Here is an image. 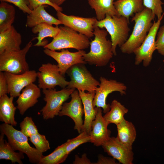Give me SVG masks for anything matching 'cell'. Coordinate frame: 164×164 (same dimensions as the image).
<instances>
[{
  "instance_id": "28",
  "label": "cell",
  "mask_w": 164,
  "mask_h": 164,
  "mask_svg": "<svg viewBox=\"0 0 164 164\" xmlns=\"http://www.w3.org/2000/svg\"><path fill=\"white\" fill-rule=\"evenodd\" d=\"M4 135L1 133L0 136V159L10 160L12 163L23 164L22 159L24 158V153L15 152L9 142L4 139Z\"/></svg>"
},
{
  "instance_id": "34",
  "label": "cell",
  "mask_w": 164,
  "mask_h": 164,
  "mask_svg": "<svg viewBox=\"0 0 164 164\" xmlns=\"http://www.w3.org/2000/svg\"><path fill=\"white\" fill-rule=\"evenodd\" d=\"M143 4L145 7L152 10L158 19L162 16L163 12L162 5L164 3L162 0H143Z\"/></svg>"
},
{
  "instance_id": "32",
  "label": "cell",
  "mask_w": 164,
  "mask_h": 164,
  "mask_svg": "<svg viewBox=\"0 0 164 164\" xmlns=\"http://www.w3.org/2000/svg\"><path fill=\"white\" fill-rule=\"evenodd\" d=\"M29 140L34 145L36 148L42 153L50 149L49 142L44 135L38 133L31 136Z\"/></svg>"
},
{
  "instance_id": "4",
  "label": "cell",
  "mask_w": 164,
  "mask_h": 164,
  "mask_svg": "<svg viewBox=\"0 0 164 164\" xmlns=\"http://www.w3.org/2000/svg\"><path fill=\"white\" fill-rule=\"evenodd\" d=\"M60 31L52 41L44 47L56 51L67 48L84 50L90 46L89 38L66 26L59 27Z\"/></svg>"
},
{
  "instance_id": "21",
  "label": "cell",
  "mask_w": 164,
  "mask_h": 164,
  "mask_svg": "<svg viewBox=\"0 0 164 164\" xmlns=\"http://www.w3.org/2000/svg\"><path fill=\"white\" fill-rule=\"evenodd\" d=\"M46 5H41L32 10V12L27 16L26 26L32 28L42 23H46L57 26L61 24V22L48 13L45 9Z\"/></svg>"
},
{
  "instance_id": "40",
  "label": "cell",
  "mask_w": 164,
  "mask_h": 164,
  "mask_svg": "<svg viewBox=\"0 0 164 164\" xmlns=\"http://www.w3.org/2000/svg\"><path fill=\"white\" fill-rule=\"evenodd\" d=\"M74 164H91L92 163L90 160L87 157L86 153L83 154L81 157L77 155L75 156V159L73 162Z\"/></svg>"
},
{
  "instance_id": "22",
  "label": "cell",
  "mask_w": 164,
  "mask_h": 164,
  "mask_svg": "<svg viewBox=\"0 0 164 164\" xmlns=\"http://www.w3.org/2000/svg\"><path fill=\"white\" fill-rule=\"evenodd\" d=\"M114 5L119 15L129 20L130 17H132L145 8L143 0H117L114 2Z\"/></svg>"
},
{
  "instance_id": "37",
  "label": "cell",
  "mask_w": 164,
  "mask_h": 164,
  "mask_svg": "<svg viewBox=\"0 0 164 164\" xmlns=\"http://www.w3.org/2000/svg\"><path fill=\"white\" fill-rule=\"evenodd\" d=\"M1 1L8 2L14 4L25 13L29 14L32 10L28 7L25 0H0Z\"/></svg>"
},
{
  "instance_id": "15",
  "label": "cell",
  "mask_w": 164,
  "mask_h": 164,
  "mask_svg": "<svg viewBox=\"0 0 164 164\" xmlns=\"http://www.w3.org/2000/svg\"><path fill=\"white\" fill-rule=\"evenodd\" d=\"M102 146L105 152L119 163L133 164L134 153L132 148L121 143L117 137H110Z\"/></svg>"
},
{
  "instance_id": "9",
  "label": "cell",
  "mask_w": 164,
  "mask_h": 164,
  "mask_svg": "<svg viewBox=\"0 0 164 164\" xmlns=\"http://www.w3.org/2000/svg\"><path fill=\"white\" fill-rule=\"evenodd\" d=\"M100 84L95 90L93 100L94 107L102 108L103 112L106 113L110 110V104L106 103L107 98L109 94L113 92H119L121 95H125L127 87L123 83L114 79L108 80L101 77Z\"/></svg>"
},
{
  "instance_id": "33",
  "label": "cell",
  "mask_w": 164,
  "mask_h": 164,
  "mask_svg": "<svg viewBox=\"0 0 164 164\" xmlns=\"http://www.w3.org/2000/svg\"><path fill=\"white\" fill-rule=\"evenodd\" d=\"M21 131L26 136L29 137L39 133L38 129L31 117L27 116L20 124Z\"/></svg>"
},
{
  "instance_id": "8",
  "label": "cell",
  "mask_w": 164,
  "mask_h": 164,
  "mask_svg": "<svg viewBox=\"0 0 164 164\" xmlns=\"http://www.w3.org/2000/svg\"><path fill=\"white\" fill-rule=\"evenodd\" d=\"M75 89L67 87L56 91L54 89L43 90L45 105L40 110L44 119L53 118L58 115L64 103Z\"/></svg>"
},
{
  "instance_id": "29",
  "label": "cell",
  "mask_w": 164,
  "mask_h": 164,
  "mask_svg": "<svg viewBox=\"0 0 164 164\" xmlns=\"http://www.w3.org/2000/svg\"><path fill=\"white\" fill-rule=\"evenodd\" d=\"M0 3V32L12 26L15 16V11L13 6L6 2Z\"/></svg>"
},
{
  "instance_id": "16",
  "label": "cell",
  "mask_w": 164,
  "mask_h": 164,
  "mask_svg": "<svg viewBox=\"0 0 164 164\" xmlns=\"http://www.w3.org/2000/svg\"><path fill=\"white\" fill-rule=\"evenodd\" d=\"M4 72L8 85V94L14 97H18L21 91L33 83L37 77V72L34 70H29L20 74Z\"/></svg>"
},
{
  "instance_id": "17",
  "label": "cell",
  "mask_w": 164,
  "mask_h": 164,
  "mask_svg": "<svg viewBox=\"0 0 164 164\" xmlns=\"http://www.w3.org/2000/svg\"><path fill=\"white\" fill-rule=\"evenodd\" d=\"M96 117L91 125L90 134V142L97 146H102L110 137L111 131L108 129L109 124L102 114L101 108L95 107Z\"/></svg>"
},
{
  "instance_id": "13",
  "label": "cell",
  "mask_w": 164,
  "mask_h": 164,
  "mask_svg": "<svg viewBox=\"0 0 164 164\" xmlns=\"http://www.w3.org/2000/svg\"><path fill=\"white\" fill-rule=\"evenodd\" d=\"M45 49L43 51L44 53L57 62L60 73L63 75L72 66L78 63H86L83 58V55L86 53L84 50L73 52L63 49L61 50V52H58Z\"/></svg>"
},
{
  "instance_id": "23",
  "label": "cell",
  "mask_w": 164,
  "mask_h": 164,
  "mask_svg": "<svg viewBox=\"0 0 164 164\" xmlns=\"http://www.w3.org/2000/svg\"><path fill=\"white\" fill-rule=\"evenodd\" d=\"M14 98L7 94L0 97V120L13 126L17 124L15 118L16 108L13 103Z\"/></svg>"
},
{
  "instance_id": "1",
  "label": "cell",
  "mask_w": 164,
  "mask_h": 164,
  "mask_svg": "<svg viewBox=\"0 0 164 164\" xmlns=\"http://www.w3.org/2000/svg\"><path fill=\"white\" fill-rule=\"evenodd\" d=\"M155 16L150 9L145 7L142 11L135 14L131 20L135 22L132 33L126 42L120 47L122 53H133L141 45L153 25L152 21Z\"/></svg>"
},
{
  "instance_id": "10",
  "label": "cell",
  "mask_w": 164,
  "mask_h": 164,
  "mask_svg": "<svg viewBox=\"0 0 164 164\" xmlns=\"http://www.w3.org/2000/svg\"><path fill=\"white\" fill-rule=\"evenodd\" d=\"M164 15V11L162 16L156 22L154 21L147 35L141 45L134 52L135 55V64L138 65L142 62L145 67L150 64L154 51L156 50L155 38L162 20Z\"/></svg>"
},
{
  "instance_id": "27",
  "label": "cell",
  "mask_w": 164,
  "mask_h": 164,
  "mask_svg": "<svg viewBox=\"0 0 164 164\" xmlns=\"http://www.w3.org/2000/svg\"><path fill=\"white\" fill-rule=\"evenodd\" d=\"M110 110L105 113L103 117L109 125H116L125 119L124 116L128 112V109L116 100H113L110 104Z\"/></svg>"
},
{
  "instance_id": "36",
  "label": "cell",
  "mask_w": 164,
  "mask_h": 164,
  "mask_svg": "<svg viewBox=\"0 0 164 164\" xmlns=\"http://www.w3.org/2000/svg\"><path fill=\"white\" fill-rule=\"evenodd\" d=\"M157 35L156 50L160 54L164 56V25L159 28Z\"/></svg>"
},
{
  "instance_id": "2",
  "label": "cell",
  "mask_w": 164,
  "mask_h": 164,
  "mask_svg": "<svg viewBox=\"0 0 164 164\" xmlns=\"http://www.w3.org/2000/svg\"><path fill=\"white\" fill-rule=\"evenodd\" d=\"M108 32L96 25L94 28V39L90 42V50L83 55L84 61L91 65L103 67L107 65L114 55L111 40L107 36Z\"/></svg>"
},
{
  "instance_id": "26",
  "label": "cell",
  "mask_w": 164,
  "mask_h": 164,
  "mask_svg": "<svg viewBox=\"0 0 164 164\" xmlns=\"http://www.w3.org/2000/svg\"><path fill=\"white\" fill-rule=\"evenodd\" d=\"M60 30L58 26L54 27L46 23H42L33 27L32 29V32L35 34L38 33V36L34 38L37 39L38 42L34 46L44 47L48 44V41H43L44 39L47 37L55 38Z\"/></svg>"
},
{
  "instance_id": "42",
  "label": "cell",
  "mask_w": 164,
  "mask_h": 164,
  "mask_svg": "<svg viewBox=\"0 0 164 164\" xmlns=\"http://www.w3.org/2000/svg\"></svg>"
},
{
  "instance_id": "11",
  "label": "cell",
  "mask_w": 164,
  "mask_h": 164,
  "mask_svg": "<svg viewBox=\"0 0 164 164\" xmlns=\"http://www.w3.org/2000/svg\"><path fill=\"white\" fill-rule=\"evenodd\" d=\"M38 87L43 90L54 89L56 86L67 87L69 81L60 73L58 66L48 63L43 64L37 72Z\"/></svg>"
},
{
  "instance_id": "19",
  "label": "cell",
  "mask_w": 164,
  "mask_h": 164,
  "mask_svg": "<svg viewBox=\"0 0 164 164\" xmlns=\"http://www.w3.org/2000/svg\"><path fill=\"white\" fill-rule=\"evenodd\" d=\"M78 91L82 102L84 114L82 131H85L90 135L92 123L96 117V110L93 103L95 92H86L84 91Z\"/></svg>"
},
{
  "instance_id": "20",
  "label": "cell",
  "mask_w": 164,
  "mask_h": 164,
  "mask_svg": "<svg viewBox=\"0 0 164 164\" xmlns=\"http://www.w3.org/2000/svg\"><path fill=\"white\" fill-rule=\"evenodd\" d=\"M21 43V35L12 26L0 32V54L6 52L20 50Z\"/></svg>"
},
{
  "instance_id": "6",
  "label": "cell",
  "mask_w": 164,
  "mask_h": 164,
  "mask_svg": "<svg viewBox=\"0 0 164 164\" xmlns=\"http://www.w3.org/2000/svg\"><path fill=\"white\" fill-rule=\"evenodd\" d=\"M32 45L31 41L22 49L0 54V71L20 74L29 70L26 56Z\"/></svg>"
},
{
  "instance_id": "5",
  "label": "cell",
  "mask_w": 164,
  "mask_h": 164,
  "mask_svg": "<svg viewBox=\"0 0 164 164\" xmlns=\"http://www.w3.org/2000/svg\"><path fill=\"white\" fill-rule=\"evenodd\" d=\"M13 126L5 123L1 124V133L6 136L8 142L15 151L18 150L26 154L31 163L39 164L44 156L43 153L30 146L28 142V137Z\"/></svg>"
},
{
  "instance_id": "14",
  "label": "cell",
  "mask_w": 164,
  "mask_h": 164,
  "mask_svg": "<svg viewBox=\"0 0 164 164\" xmlns=\"http://www.w3.org/2000/svg\"><path fill=\"white\" fill-rule=\"evenodd\" d=\"M70 96V101L64 103L58 115L67 116L71 118L74 123V129L80 133L82 131L84 124L82 117L84 112L82 102L78 90H75Z\"/></svg>"
},
{
  "instance_id": "38",
  "label": "cell",
  "mask_w": 164,
  "mask_h": 164,
  "mask_svg": "<svg viewBox=\"0 0 164 164\" xmlns=\"http://www.w3.org/2000/svg\"><path fill=\"white\" fill-rule=\"evenodd\" d=\"M8 85L5 73L0 72V97L8 94Z\"/></svg>"
},
{
  "instance_id": "18",
  "label": "cell",
  "mask_w": 164,
  "mask_h": 164,
  "mask_svg": "<svg viewBox=\"0 0 164 164\" xmlns=\"http://www.w3.org/2000/svg\"><path fill=\"white\" fill-rule=\"evenodd\" d=\"M40 89L33 83L25 87L16 101L17 108L23 115L29 108L34 106L41 96Z\"/></svg>"
},
{
  "instance_id": "24",
  "label": "cell",
  "mask_w": 164,
  "mask_h": 164,
  "mask_svg": "<svg viewBox=\"0 0 164 164\" xmlns=\"http://www.w3.org/2000/svg\"><path fill=\"white\" fill-rule=\"evenodd\" d=\"M118 140L126 146L132 148L136 137V131L133 124L125 119L116 125Z\"/></svg>"
},
{
  "instance_id": "35",
  "label": "cell",
  "mask_w": 164,
  "mask_h": 164,
  "mask_svg": "<svg viewBox=\"0 0 164 164\" xmlns=\"http://www.w3.org/2000/svg\"><path fill=\"white\" fill-rule=\"evenodd\" d=\"M29 8L32 10L41 5H49L53 7L56 11L62 12L63 8L57 6L49 0H25Z\"/></svg>"
},
{
  "instance_id": "25",
  "label": "cell",
  "mask_w": 164,
  "mask_h": 164,
  "mask_svg": "<svg viewBox=\"0 0 164 164\" xmlns=\"http://www.w3.org/2000/svg\"><path fill=\"white\" fill-rule=\"evenodd\" d=\"M91 8L94 9L98 21L104 19L106 15L119 16L114 5V0H87Z\"/></svg>"
},
{
  "instance_id": "39",
  "label": "cell",
  "mask_w": 164,
  "mask_h": 164,
  "mask_svg": "<svg viewBox=\"0 0 164 164\" xmlns=\"http://www.w3.org/2000/svg\"><path fill=\"white\" fill-rule=\"evenodd\" d=\"M94 164H117L115 159L112 158L105 157L101 155H98L97 162Z\"/></svg>"
},
{
  "instance_id": "31",
  "label": "cell",
  "mask_w": 164,
  "mask_h": 164,
  "mask_svg": "<svg viewBox=\"0 0 164 164\" xmlns=\"http://www.w3.org/2000/svg\"><path fill=\"white\" fill-rule=\"evenodd\" d=\"M90 135L85 131H82L76 137L68 139L66 142V151L69 154L80 145L90 142Z\"/></svg>"
},
{
  "instance_id": "30",
  "label": "cell",
  "mask_w": 164,
  "mask_h": 164,
  "mask_svg": "<svg viewBox=\"0 0 164 164\" xmlns=\"http://www.w3.org/2000/svg\"><path fill=\"white\" fill-rule=\"evenodd\" d=\"M66 142L58 146L50 154L42 158L39 164H59L64 162L68 154L66 151Z\"/></svg>"
},
{
  "instance_id": "7",
  "label": "cell",
  "mask_w": 164,
  "mask_h": 164,
  "mask_svg": "<svg viewBox=\"0 0 164 164\" xmlns=\"http://www.w3.org/2000/svg\"><path fill=\"white\" fill-rule=\"evenodd\" d=\"M84 63L75 64L69 68L66 73L70 80L66 87L78 91L94 92L100 82L96 79Z\"/></svg>"
},
{
  "instance_id": "41",
  "label": "cell",
  "mask_w": 164,
  "mask_h": 164,
  "mask_svg": "<svg viewBox=\"0 0 164 164\" xmlns=\"http://www.w3.org/2000/svg\"><path fill=\"white\" fill-rule=\"evenodd\" d=\"M53 4L58 6H60L67 0H49Z\"/></svg>"
},
{
  "instance_id": "3",
  "label": "cell",
  "mask_w": 164,
  "mask_h": 164,
  "mask_svg": "<svg viewBox=\"0 0 164 164\" xmlns=\"http://www.w3.org/2000/svg\"><path fill=\"white\" fill-rule=\"evenodd\" d=\"M129 23V20L124 16L108 15H106L104 19L97 22L96 25L101 29H105L110 35L114 56L117 55V46L120 47L128 38Z\"/></svg>"
},
{
  "instance_id": "12",
  "label": "cell",
  "mask_w": 164,
  "mask_h": 164,
  "mask_svg": "<svg viewBox=\"0 0 164 164\" xmlns=\"http://www.w3.org/2000/svg\"><path fill=\"white\" fill-rule=\"evenodd\" d=\"M57 19L65 26L69 27L88 38L93 37L94 28L97 21L95 18H85L67 15L56 11Z\"/></svg>"
}]
</instances>
